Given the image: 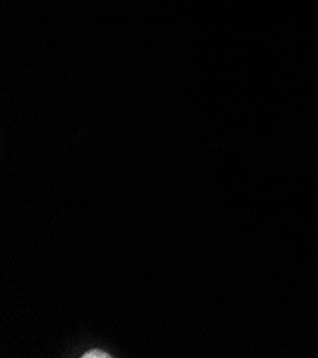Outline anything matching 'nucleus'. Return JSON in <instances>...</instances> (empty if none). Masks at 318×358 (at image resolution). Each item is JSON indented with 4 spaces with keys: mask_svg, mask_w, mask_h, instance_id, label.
Segmentation results:
<instances>
[{
    "mask_svg": "<svg viewBox=\"0 0 318 358\" xmlns=\"http://www.w3.org/2000/svg\"><path fill=\"white\" fill-rule=\"evenodd\" d=\"M83 357L85 358H109L110 355L108 352L100 351V350H92V351H87Z\"/></svg>",
    "mask_w": 318,
    "mask_h": 358,
    "instance_id": "1",
    "label": "nucleus"
}]
</instances>
